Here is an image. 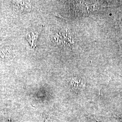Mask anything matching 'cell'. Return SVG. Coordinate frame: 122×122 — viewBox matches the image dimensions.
Returning a JSON list of instances; mask_svg holds the SVG:
<instances>
[{
  "label": "cell",
  "mask_w": 122,
  "mask_h": 122,
  "mask_svg": "<svg viewBox=\"0 0 122 122\" xmlns=\"http://www.w3.org/2000/svg\"><path fill=\"white\" fill-rule=\"evenodd\" d=\"M43 28V25H42L33 26L27 31L26 39L32 48H35L36 47L37 39Z\"/></svg>",
  "instance_id": "obj_1"
},
{
  "label": "cell",
  "mask_w": 122,
  "mask_h": 122,
  "mask_svg": "<svg viewBox=\"0 0 122 122\" xmlns=\"http://www.w3.org/2000/svg\"><path fill=\"white\" fill-rule=\"evenodd\" d=\"M69 85L72 91L76 93H78L82 91L85 86L84 80L78 76H73L69 81Z\"/></svg>",
  "instance_id": "obj_2"
},
{
  "label": "cell",
  "mask_w": 122,
  "mask_h": 122,
  "mask_svg": "<svg viewBox=\"0 0 122 122\" xmlns=\"http://www.w3.org/2000/svg\"><path fill=\"white\" fill-rule=\"evenodd\" d=\"M90 122H99L98 121H97L95 119H93V120H92V121H91Z\"/></svg>",
  "instance_id": "obj_3"
},
{
  "label": "cell",
  "mask_w": 122,
  "mask_h": 122,
  "mask_svg": "<svg viewBox=\"0 0 122 122\" xmlns=\"http://www.w3.org/2000/svg\"><path fill=\"white\" fill-rule=\"evenodd\" d=\"M120 76H122V72L120 73Z\"/></svg>",
  "instance_id": "obj_4"
}]
</instances>
